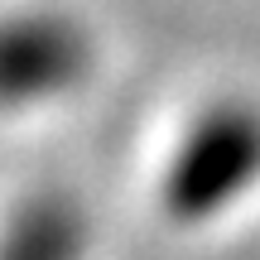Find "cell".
<instances>
[{
  "label": "cell",
  "mask_w": 260,
  "mask_h": 260,
  "mask_svg": "<svg viewBox=\"0 0 260 260\" xmlns=\"http://www.w3.org/2000/svg\"><path fill=\"white\" fill-rule=\"evenodd\" d=\"M260 178V111L217 106L188 130L169 169V207L183 222L212 217Z\"/></svg>",
  "instance_id": "6da1fadb"
},
{
  "label": "cell",
  "mask_w": 260,
  "mask_h": 260,
  "mask_svg": "<svg viewBox=\"0 0 260 260\" xmlns=\"http://www.w3.org/2000/svg\"><path fill=\"white\" fill-rule=\"evenodd\" d=\"M87 63L92 44L68 15L29 10L0 19V111H19L77 87Z\"/></svg>",
  "instance_id": "7a4b0ae2"
},
{
  "label": "cell",
  "mask_w": 260,
  "mask_h": 260,
  "mask_svg": "<svg viewBox=\"0 0 260 260\" xmlns=\"http://www.w3.org/2000/svg\"><path fill=\"white\" fill-rule=\"evenodd\" d=\"M0 260H82V217L63 198H34L5 226Z\"/></svg>",
  "instance_id": "3957f363"
}]
</instances>
